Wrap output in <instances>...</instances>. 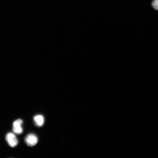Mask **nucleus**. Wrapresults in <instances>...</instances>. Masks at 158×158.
Listing matches in <instances>:
<instances>
[{
  "label": "nucleus",
  "instance_id": "obj_1",
  "mask_svg": "<svg viewBox=\"0 0 158 158\" xmlns=\"http://www.w3.org/2000/svg\"><path fill=\"white\" fill-rule=\"evenodd\" d=\"M6 139L11 147H14L18 144V141L15 135L12 133H8L7 134Z\"/></svg>",
  "mask_w": 158,
  "mask_h": 158
},
{
  "label": "nucleus",
  "instance_id": "obj_2",
  "mask_svg": "<svg viewBox=\"0 0 158 158\" xmlns=\"http://www.w3.org/2000/svg\"><path fill=\"white\" fill-rule=\"evenodd\" d=\"M25 141L28 145L33 146L37 144L38 143V139L36 135L31 133L27 135Z\"/></svg>",
  "mask_w": 158,
  "mask_h": 158
},
{
  "label": "nucleus",
  "instance_id": "obj_3",
  "mask_svg": "<svg viewBox=\"0 0 158 158\" xmlns=\"http://www.w3.org/2000/svg\"><path fill=\"white\" fill-rule=\"evenodd\" d=\"M23 123L22 120L21 119H18L14 121L13 123V132L17 134H20L22 133L23 129L21 127V125Z\"/></svg>",
  "mask_w": 158,
  "mask_h": 158
},
{
  "label": "nucleus",
  "instance_id": "obj_4",
  "mask_svg": "<svg viewBox=\"0 0 158 158\" xmlns=\"http://www.w3.org/2000/svg\"><path fill=\"white\" fill-rule=\"evenodd\" d=\"M35 125L38 127L43 125L44 123V119L43 116L41 115H37L33 118Z\"/></svg>",
  "mask_w": 158,
  "mask_h": 158
},
{
  "label": "nucleus",
  "instance_id": "obj_5",
  "mask_svg": "<svg viewBox=\"0 0 158 158\" xmlns=\"http://www.w3.org/2000/svg\"><path fill=\"white\" fill-rule=\"evenodd\" d=\"M152 6L155 9L158 10V0H154L152 2Z\"/></svg>",
  "mask_w": 158,
  "mask_h": 158
}]
</instances>
